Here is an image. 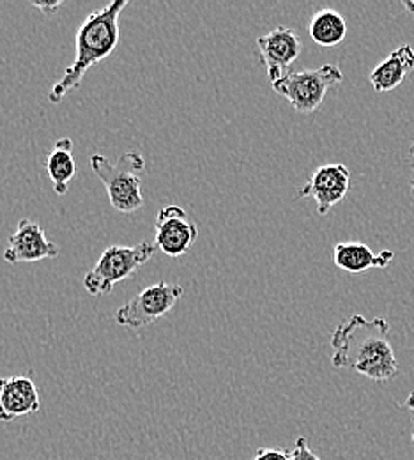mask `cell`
Returning a JSON list of instances; mask_svg holds the SVG:
<instances>
[{
    "label": "cell",
    "instance_id": "cell-1",
    "mask_svg": "<svg viewBox=\"0 0 414 460\" xmlns=\"http://www.w3.org/2000/svg\"><path fill=\"white\" fill-rule=\"evenodd\" d=\"M337 368H353L374 383H388L399 374V361L390 344L388 321L353 315L342 323L331 335Z\"/></svg>",
    "mask_w": 414,
    "mask_h": 460
},
{
    "label": "cell",
    "instance_id": "cell-2",
    "mask_svg": "<svg viewBox=\"0 0 414 460\" xmlns=\"http://www.w3.org/2000/svg\"><path fill=\"white\" fill-rule=\"evenodd\" d=\"M128 0H114L101 9H96L87 14V18L78 27L75 47L76 56L71 66L66 67L62 78L50 89L48 102L57 105L66 94L78 89L85 73L109 58L119 43V16L126 9Z\"/></svg>",
    "mask_w": 414,
    "mask_h": 460
},
{
    "label": "cell",
    "instance_id": "cell-3",
    "mask_svg": "<svg viewBox=\"0 0 414 460\" xmlns=\"http://www.w3.org/2000/svg\"><path fill=\"white\" fill-rule=\"evenodd\" d=\"M91 169L103 182L110 206L119 213L129 215L144 206L140 173L145 169V160L140 153H124L116 164L103 155H92Z\"/></svg>",
    "mask_w": 414,
    "mask_h": 460
},
{
    "label": "cell",
    "instance_id": "cell-4",
    "mask_svg": "<svg viewBox=\"0 0 414 460\" xmlns=\"http://www.w3.org/2000/svg\"><path fill=\"white\" fill-rule=\"evenodd\" d=\"M154 250L156 246L149 241H140L137 246L114 244L107 248L94 268L84 277V288L94 297L110 294L118 284L145 266L153 259Z\"/></svg>",
    "mask_w": 414,
    "mask_h": 460
},
{
    "label": "cell",
    "instance_id": "cell-5",
    "mask_svg": "<svg viewBox=\"0 0 414 460\" xmlns=\"http://www.w3.org/2000/svg\"><path fill=\"white\" fill-rule=\"evenodd\" d=\"M344 82V73L337 64H324L315 69L291 71L278 82L271 84L273 91L286 98L299 114L315 112L328 91Z\"/></svg>",
    "mask_w": 414,
    "mask_h": 460
},
{
    "label": "cell",
    "instance_id": "cell-6",
    "mask_svg": "<svg viewBox=\"0 0 414 460\" xmlns=\"http://www.w3.org/2000/svg\"><path fill=\"white\" fill-rule=\"evenodd\" d=\"M182 296L184 288L178 284H169L163 280L153 284L118 308L116 323L128 330L145 328L165 317Z\"/></svg>",
    "mask_w": 414,
    "mask_h": 460
},
{
    "label": "cell",
    "instance_id": "cell-7",
    "mask_svg": "<svg viewBox=\"0 0 414 460\" xmlns=\"http://www.w3.org/2000/svg\"><path fill=\"white\" fill-rule=\"evenodd\" d=\"M257 58L266 67L271 84L291 73V66L301 56V40L289 27H277L271 32L257 38Z\"/></svg>",
    "mask_w": 414,
    "mask_h": 460
},
{
    "label": "cell",
    "instance_id": "cell-8",
    "mask_svg": "<svg viewBox=\"0 0 414 460\" xmlns=\"http://www.w3.org/2000/svg\"><path fill=\"white\" fill-rule=\"evenodd\" d=\"M198 237L193 218L179 206H165L154 222V246L165 255L178 259L189 252Z\"/></svg>",
    "mask_w": 414,
    "mask_h": 460
},
{
    "label": "cell",
    "instance_id": "cell-9",
    "mask_svg": "<svg viewBox=\"0 0 414 460\" xmlns=\"http://www.w3.org/2000/svg\"><path fill=\"white\" fill-rule=\"evenodd\" d=\"M351 188V172L342 164H328L317 167L306 184L297 191L301 199H313L317 213L328 215L331 208L340 204Z\"/></svg>",
    "mask_w": 414,
    "mask_h": 460
},
{
    "label": "cell",
    "instance_id": "cell-10",
    "mask_svg": "<svg viewBox=\"0 0 414 460\" xmlns=\"http://www.w3.org/2000/svg\"><path fill=\"white\" fill-rule=\"evenodd\" d=\"M59 253V246L47 237L45 229L25 218L18 222L16 230L9 235L4 250V261L9 264L38 262L43 259H57Z\"/></svg>",
    "mask_w": 414,
    "mask_h": 460
},
{
    "label": "cell",
    "instance_id": "cell-11",
    "mask_svg": "<svg viewBox=\"0 0 414 460\" xmlns=\"http://www.w3.org/2000/svg\"><path fill=\"white\" fill-rule=\"evenodd\" d=\"M41 409L40 392L31 377L11 376L0 379V421L9 423Z\"/></svg>",
    "mask_w": 414,
    "mask_h": 460
},
{
    "label": "cell",
    "instance_id": "cell-12",
    "mask_svg": "<svg viewBox=\"0 0 414 460\" xmlns=\"http://www.w3.org/2000/svg\"><path fill=\"white\" fill-rule=\"evenodd\" d=\"M393 257L395 253L392 250H383L379 253H374L372 248L357 241L339 243L333 250L335 266L346 273H365L372 268L384 270L392 264Z\"/></svg>",
    "mask_w": 414,
    "mask_h": 460
},
{
    "label": "cell",
    "instance_id": "cell-13",
    "mask_svg": "<svg viewBox=\"0 0 414 460\" xmlns=\"http://www.w3.org/2000/svg\"><path fill=\"white\" fill-rule=\"evenodd\" d=\"M411 71H414L413 47L402 45L370 71L368 80L375 93H388L402 85Z\"/></svg>",
    "mask_w": 414,
    "mask_h": 460
},
{
    "label": "cell",
    "instance_id": "cell-14",
    "mask_svg": "<svg viewBox=\"0 0 414 460\" xmlns=\"http://www.w3.org/2000/svg\"><path fill=\"white\" fill-rule=\"evenodd\" d=\"M308 34L319 47H337L348 36V22L335 9H319L310 18Z\"/></svg>",
    "mask_w": 414,
    "mask_h": 460
},
{
    "label": "cell",
    "instance_id": "cell-15",
    "mask_svg": "<svg viewBox=\"0 0 414 460\" xmlns=\"http://www.w3.org/2000/svg\"><path fill=\"white\" fill-rule=\"evenodd\" d=\"M47 173L52 181L54 191L64 197L69 190V182L76 173V164L73 158V140L60 138L47 156Z\"/></svg>",
    "mask_w": 414,
    "mask_h": 460
},
{
    "label": "cell",
    "instance_id": "cell-16",
    "mask_svg": "<svg viewBox=\"0 0 414 460\" xmlns=\"http://www.w3.org/2000/svg\"><path fill=\"white\" fill-rule=\"evenodd\" d=\"M291 460H321L319 456L310 448L306 438H297L295 448L291 450Z\"/></svg>",
    "mask_w": 414,
    "mask_h": 460
},
{
    "label": "cell",
    "instance_id": "cell-17",
    "mask_svg": "<svg viewBox=\"0 0 414 460\" xmlns=\"http://www.w3.org/2000/svg\"><path fill=\"white\" fill-rule=\"evenodd\" d=\"M251 460H291V452L282 448H260Z\"/></svg>",
    "mask_w": 414,
    "mask_h": 460
},
{
    "label": "cell",
    "instance_id": "cell-18",
    "mask_svg": "<svg viewBox=\"0 0 414 460\" xmlns=\"http://www.w3.org/2000/svg\"><path fill=\"white\" fill-rule=\"evenodd\" d=\"M34 7H38L40 11H43L45 14H52V13H56L57 9H59L60 5H62V2H34L32 4Z\"/></svg>",
    "mask_w": 414,
    "mask_h": 460
},
{
    "label": "cell",
    "instance_id": "cell-19",
    "mask_svg": "<svg viewBox=\"0 0 414 460\" xmlns=\"http://www.w3.org/2000/svg\"><path fill=\"white\" fill-rule=\"evenodd\" d=\"M404 407L411 412V416H413V441H414V392L413 394H410V397L406 399V402H404Z\"/></svg>",
    "mask_w": 414,
    "mask_h": 460
},
{
    "label": "cell",
    "instance_id": "cell-20",
    "mask_svg": "<svg viewBox=\"0 0 414 460\" xmlns=\"http://www.w3.org/2000/svg\"><path fill=\"white\" fill-rule=\"evenodd\" d=\"M410 156H411V160H413V179H411V195L414 197V140L413 146H411V149H410Z\"/></svg>",
    "mask_w": 414,
    "mask_h": 460
},
{
    "label": "cell",
    "instance_id": "cell-21",
    "mask_svg": "<svg viewBox=\"0 0 414 460\" xmlns=\"http://www.w3.org/2000/svg\"><path fill=\"white\" fill-rule=\"evenodd\" d=\"M404 5H406V9H410L411 13H414V2L411 4V2H404Z\"/></svg>",
    "mask_w": 414,
    "mask_h": 460
}]
</instances>
